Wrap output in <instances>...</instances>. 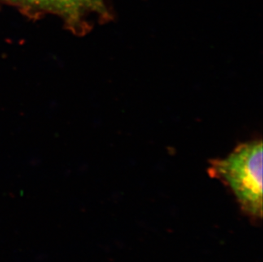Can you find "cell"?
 Here are the masks:
<instances>
[{
    "mask_svg": "<svg viewBox=\"0 0 263 262\" xmlns=\"http://www.w3.org/2000/svg\"><path fill=\"white\" fill-rule=\"evenodd\" d=\"M209 173L226 185L245 214L262 218V141L240 144L222 158L211 161Z\"/></svg>",
    "mask_w": 263,
    "mask_h": 262,
    "instance_id": "obj_1",
    "label": "cell"
},
{
    "mask_svg": "<svg viewBox=\"0 0 263 262\" xmlns=\"http://www.w3.org/2000/svg\"><path fill=\"white\" fill-rule=\"evenodd\" d=\"M31 12L50 13L64 21L66 25L78 33L91 28L90 18L108 22L112 18L105 0H1Z\"/></svg>",
    "mask_w": 263,
    "mask_h": 262,
    "instance_id": "obj_2",
    "label": "cell"
}]
</instances>
